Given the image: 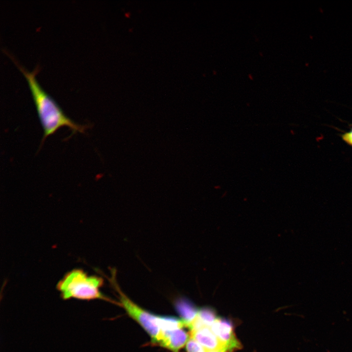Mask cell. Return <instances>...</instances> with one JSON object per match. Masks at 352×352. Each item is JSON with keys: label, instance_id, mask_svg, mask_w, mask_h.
<instances>
[{"label": "cell", "instance_id": "6da1fadb", "mask_svg": "<svg viewBox=\"0 0 352 352\" xmlns=\"http://www.w3.org/2000/svg\"><path fill=\"white\" fill-rule=\"evenodd\" d=\"M3 51L10 57L25 76L30 88L43 132V140L60 128L66 127L72 132L84 133L87 126L79 124L67 117L56 102L40 87L35 76L39 70L36 66L32 71L27 70L8 51Z\"/></svg>", "mask_w": 352, "mask_h": 352}, {"label": "cell", "instance_id": "7a4b0ae2", "mask_svg": "<svg viewBox=\"0 0 352 352\" xmlns=\"http://www.w3.org/2000/svg\"><path fill=\"white\" fill-rule=\"evenodd\" d=\"M103 284L102 278L89 276L83 270L77 268L66 273L58 282L57 288L64 300L100 299L117 304L101 292L100 289Z\"/></svg>", "mask_w": 352, "mask_h": 352}, {"label": "cell", "instance_id": "3957f363", "mask_svg": "<svg viewBox=\"0 0 352 352\" xmlns=\"http://www.w3.org/2000/svg\"><path fill=\"white\" fill-rule=\"evenodd\" d=\"M111 276L109 279L113 288L119 295L120 305L128 314L136 321L149 334L153 343H156L160 333L157 316L154 315L134 303L121 290L116 279V271L111 269Z\"/></svg>", "mask_w": 352, "mask_h": 352}, {"label": "cell", "instance_id": "277c9868", "mask_svg": "<svg viewBox=\"0 0 352 352\" xmlns=\"http://www.w3.org/2000/svg\"><path fill=\"white\" fill-rule=\"evenodd\" d=\"M210 328L224 346L227 352L242 348L241 344L235 335L232 325L229 321L218 317Z\"/></svg>", "mask_w": 352, "mask_h": 352}, {"label": "cell", "instance_id": "5b68a950", "mask_svg": "<svg viewBox=\"0 0 352 352\" xmlns=\"http://www.w3.org/2000/svg\"><path fill=\"white\" fill-rule=\"evenodd\" d=\"M190 337L182 329L171 331H160L156 344L172 352H179Z\"/></svg>", "mask_w": 352, "mask_h": 352}, {"label": "cell", "instance_id": "8992f818", "mask_svg": "<svg viewBox=\"0 0 352 352\" xmlns=\"http://www.w3.org/2000/svg\"><path fill=\"white\" fill-rule=\"evenodd\" d=\"M191 337L199 343L206 351L227 352L223 344L212 332L210 327H203L191 331Z\"/></svg>", "mask_w": 352, "mask_h": 352}, {"label": "cell", "instance_id": "52a82bcc", "mask_svg": "<svg viewBox=\"0 0 352 352\" xmlns=\"http://www.w3.org/2000/svg\"><path fill=\"white\" fill-rule=\"evenodd\" d=\"M175 306L186 327H188L197 316L198 310L191 301L184 297L176 299Z\"/></svg>", "mask_w": 352, "mask_h": 352}, {"label": "cell", "instance_id": "ba28073f", "mask_svg": "<svg viewBox=\"0 0 352 352\" xmlns=\"http://www.w3.org/2000/svg\"><path fill=\"white\" fill-rule=\"evenodd\" d=\"M157 323L160 331H171L186 327L182 319L174 317L157 316Z\"/></svg>", "mask_w": 352, "mask_h": 352}, {"label": "cell", "instance_id": "9c48e42d", "mask_svg": "<svg viewBox=\"0 0 352 352\" xmlns=\"http://www.w3.org/2000/svg\"><path fill=\"white\" fill-rule=\"evenodd\" d=\"M197 318L203 326L210 327L218 317L213 309L204 308L198 310Z\"/></svg>", "mask_w": 352, "mask_h": 352}, {"label": "cell", "instance_id": "30bf717a", "mask_svg": "<svg viewBox=\"0 0 352 352\" xmlns=\"http://www.w3.org/2000/svg\"><path fill=\"white\" fill-rule=\"evenodd\" d=\"M186 352H205L204 348L196 340L191 337L186 344Z\"/></svg>", "mask_w": 352, "mask_h": 352}, {"label": "cell", "instance_id": "8fae6325", "mask_svg": "<svg viewBox=\"0 0 352 352\" xmlns=\"http://www.w3.org/2000/svg\"><path fill=\"white\" fill-rule=\"evenodd\" d=\"M343 138L348 143L352 145V130L350 132L344 134Z\"/></svg>", "mask_w": 352, "mask_h": 352}, {"label": "cell", "instance_id": "7c38bea8", "mask_svg": "<svg viewBox=\"0 0 352 352\" xmlns=\"http://www.w3.org/2000/svg\"><path fill=\"white\" fill-rule=\"evenodd\" d=\"M205 352H221L215 351H206Z\"/></svg>", "mask_w": 352, "mask_h": 352}]
</instances>
